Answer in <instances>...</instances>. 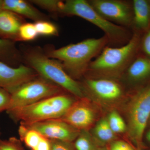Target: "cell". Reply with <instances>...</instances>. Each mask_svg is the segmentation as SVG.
<instances>
[{
	"label": "cell",
	"instance_id": "1",
	"mask_svg": "<svg viewBox=\"0 0 150 150\" xmlns=\"http://www.w3.org/2000/svg\"><path fill=\"white\" fill-rule=\"evenodd\" d=\"M108 40L104 35L99 38H90L75 44L54 49L48 48L46 56L61 62L70 76L77 81L85 76L91 62L108 46Z\"/></svg>",
	"mask_w": 150,
	"mask_h": 150
},
{
	"label": "cell",
	"instance_id": "2",
	"mask_svg": "<svg viewBox=\"0 0 150 150\" xmlns=\"http://www.w3.org/2000/svg\"><path fill=\"white\" fill-rule=\"evenodd\" d=\"M139 35L134 33L131 39L120 47L106 46L93 60L85 75L93 79L117 80L121 77L136 58L140 43Z\"/></svg>",
	"mask_w": 150,
	"mask_h": 150
},
{
	"label": "cell",
	"instance_id": "3",
	"mask_svg": "<svg viewBox=\"0 0 150 150\" xmlns=\"http://www.w3.org/2000/svg\"><path fill=\"white\" fill-rule=\"evenodd\" d=\"M59 14L77 16L87 21L101 30L108 40V46L120 47L131 39L129 28L117 25L105 19L96 11L88 1L67 0L60 1Z\"/></svg>",
	"mask_w": 150,
	"mask_h": 150
},
{
	"label": "cell",
	"instance_id": "4",
	"mask_svg": "<svg viewBox=\"0 0 150 150\" xmlns=\"http://www.w3.org/2000/svg\"><path fill=\"white\" fill-rule=\"evenodd\" d=\"M26 63L38 75L55 84L77 98L85 97L80 83L68 74L61 62L46 56L38 48H30L25 52Z\"/></svg>",
	"mask_w": 150,
	"mask_h": 150
},
{
	"label": "cell",
	"instance_id": "5",
	"mask_svg": "<svg viewBox=\"0 0 150 150\" xmlns=\"http://www.w3.org/2000/svg\"><path fill=\"white\" fill-rule=\"evenodd\" d=\"M78 98L65 93L47 98L27 106L6 111L15 122L30 124L60 118Z\"/></svg>",
	"mask_w": 150,
	"mask_h": 150
},
{
	"label": "cell",
	"instance_id": "6",
	"mask_svg": "<svg viewBox=\"0 0 150 150\" xmlns=\"http://www.w3.org/2000/svg\"><path fill=\"white\" fill-rule=\"evenodd\" d=\"M127 131L136 148L142 149L143 137L150 118V86L131 98L127 107Z\"/></svg>",
	"mask_w": 150,
	"mask_h": 150
},
{
	"label": "cell",
	"instance_id": "7",
	"mask_svg": "<svg viewBox=\"0 0 150 150\" xmlns=\"http://www.w3.org/2000/svg\"><path fill=\"white\" fill-rule=\"evenodd\" d=\"M64 91L59 86L38 76L11 93L10 105L7 111L33 104Z\"/></svg>",
	"mask_w": 150,
	"mask_h": 150
},
{
	"label": "cell",
	"instance_id": "8",
	"mask_svg": "<svg viewBox=\"0 0 150 150\" xmlns=\"http://www.w3.org/2000/svg\"><path fill=\"white\" fill-rule=\"evenodd\" d=\"M92 7L105 19L126 28L132 26V2L123 0L88 1Z\"/></svg>",
	"mask_w": 150,
	"mask_h": 150
},
{
	"label": "cell",
	"instance_id": "9",
	"mask_svg": "<svg viewBox=\"0 0 150 150\" xmlns=\"http://www.w3.org/2000/svg\"><path fill=\"white\" fill-rule=\"evenodd\" d=\"M80 83L85 96L88 95L103 102H115L121 99L125 93L117 80L86 77Z\"/></svg>",
	"mask_w": 150,
	"mask_h": 150
},
{
	"label": "cell",
	"instance_id": "10",
	"mask_svg": "<svg viewBox=\"0 0 150 150\" xmlns=\"http://www.w3.org/2000/svg\"><path fill=\"white\" fill-rule=\"evenodd\" d=\"M96 112L87 98H78L59 119L79 131H88L96 121Z\"/></svg>",
	"mask_w": 150,
	"mask_h": 150
},
{
	"label": "cell",
	"instance_id": "11",
	"mask_svg": "<svg viewBox=\"0 0 150 150\" xmlns=\"http://www.w3.org/2000/svg\"><path fill=\"white\" fill-rule=\"evenodd\" d=\"M20 123L36 130L49 139L71 143L75 141L81 131L59 118L30 124Z\"/></svg>",
	"mask_w": 150,
	"mask_h": 150
},
{
	"label": "cell",
	"instance_id": "12",
	"mask_svg": "<svg viewBox=\"0 0 150 150\" xmlns=\"http://www.w3.org/2000/svg\"><path fill=\"white\" fill-rule=\"evenodd\" d=\"M39 76L28 66L20 65L14 67L0 61V87L10 93L22 84Z\"/></svg>",
	"mask_w": 150,
	"mask_h": 150
},
{
	"label": "cell",
	"instance_id": "13",
	"mask_svg": "<svg viewBox=\"0 0 150 150\" xmlns=\"http://www.w3.org/2000/svg\"><path fill=\"white\" fill-rule=\"evenodd\" d=\"M22 17L6 10L0 11V38L16 42L20 41L19 32L25 23Z\"/></svg>",
	"mask_w": 150,
	"mask_h": 150
},
{
	"label": "cell",
	"instance_id": "14",
	"mask_svg": "<svg viewBox=\"0 0 150 150\" xmlns=\"http://www.w3.org/2000/svg\"><path fill=\"white\" fill-rule=\"evenodd\" d=\"M3 10L11 11L35 22L48 20L45 15L39 11L29 2L23 0H3Z\"/></svg>",
	"mask_w": 150,
	"mask_h": 150
},
{
	"label": "cell",
	"instance_id": "15",
	"mask_svg": "<svg viewBox=\"0 0 150 150\" xmlns=\"http://www.w3.org/2000/svg\"><path fill=\"white\" fill-rule=\"evenodd\" d=\"M123 75L131 83L146 79L150 77V58L146 56L136 57Z\"/></svg>",
	"mask_w": 150,
	"mask_h": 150
},
{
	"label": "cell",
	"instance_id": "16",
	"mask_svg": "<svg viewBox=\"0 0 150 150\" xmlns=\"http://www.w3.org/2000/svg\"><path fill=\"white\" fill-rule=\"evenodd\" d=\"M132 3V26L139 30H147L150 25V2L147 0H134Z\"/></svg>",
	"mask_w": 150,
	"mask_h": 150
},
{
	"label": "cell",
	"instance_id": "17",
	"mask_svg": "<svg viewBox=\"0 0 150 150\" xmlns=\"http://www.w3.org/2000/svg\"><path fill=\"white\" fill-rule=\"evenodd\" d=\"M15 42L0 38V61L14 67L21 59Z\"/></svg>",
	"mask_w": 150,
	"mask_h": 150
},
{
	"label": "cell",
	"instance_id": "18",
	"mask_svg": "<svg viewBox=\"0 0 150 150\" xmlns=\"http://www.w3.org/2000/svg\"><path fill=\"white\" fill-rule=\"evenodd\" d=\"M18 133L20 140L30 150L36 149L45 138L38 131L21 123Z\"/></svg>",
	"mask_w": 150,
	"mask_h": 150
},
{
	"label": "cell",
	"instance_id": "19",
	"mask_svg": "<svg viewBox=\"0 0 150 150\" xmlns=\"http://www.w3.org/2000/svg\"><path fill=\"white\" fill-rule=\"evenodd\" d=\"M95 139L100 146H104L115 140V134L110 128L107 118H102L96 123L93 130Z\"/></svg>",
	"mask_w": 150,
	"mask_h": 150
},
{
	"label": "cell",
	"instance_id": "20",
	"mask_svg": "<svg viewBox=\"0 0 150 150\" xmlns=\"http://www.w3.org/2000/svg\"><path fill=\"white\" fill-rule=\"evenodd\" d=\"M73 143L75 150H95L100 146L88 131H81Z\"/></svg>",
	"mask_w": 150,
	"mask_h": 150
},
{
	"label": "cell",
	"instance_id": "21",
	"mask_svg": "<svg viewBox=\"0 0 150 150\" xmlns=\"http://www.w3.org/2000/svg\"><path fill=\"white\" fill-rule=\"evenodd\" d=\"M107 119L110 128L114 134H121L127 130V125L117 111L110 112Z\"/></svg>",
	"mask_w": 150,
	"mask_h": 150
},
{
	"label": "cell",
	"instance_id": "22",
	"mask_svg": "<svg viewBox=\"0 0 150 150\" xmlns=\"http://www.w3.org/2000/svg\"><path fill=\"white\" fill-rule=\"evenodd\" d=\"M38 35V33L34 23H25L21 26L19 32L20 41L33 40Z\"/></svg>",
	"mask_w": 150,
	"mask_h": 150
},
{
	"label": "cell",
	"instance_id": "23",
	"mask_svg": "<svg viewBox=\"0 0 150 150\" xmlns=\"http://www.w3.org/2000/svg\"><path fill=\"white\" fill-rule=\"evenodd\" d=\"M35 24L38 35H57L58 30L56 25L47 21L36 22Z\"/></svg>",
	"mask_w": 150,
	"mask_h": 150
},
{
	"label": "cell",
	"instance_id": "24",
	"mask_svg": "<svg viewBox=\"0 0 150 150\" xmlns=\"http://www.w3.org/2000/svg\"><path fill=\"white\" fill-rule=\"evenodd\" d=\"M0 150H25L20 139L12 137L8 139H0Z\"/></svg>",
	"mask_w": 150,
	"mask_h": 150
},
{
	"label": "cell",
	"instance_id": "25",
	"mask_svg": "<svg viewBox=\"0 0 150 150\" xmlns=\"http://www.w3.org/2000/svg\"><path fill=\"white\" fill-rule=\"evenodd\" d=\"M36 5L48 11L59 13L60 1L57 0H33L30 1Z\"/></svg>",
	"mask_w": 150,
	"mask_h": 150
},
{
	"label": "cell",
	"instance_id": "26",
	"mask_svg": "<svg viewBox=\"0 0 150 150\" xmlns=\"http://www.w3.org/2000/svg\"><path fill=\"white\" fill-rule=\"evenodd\" d=\"M11 99L10 93L0 87V112L8 110L10 105Z\"/></svg>",
	"mask_w": 150,
	"mask_h": 150
},
{
	"label": "cell",
	"instance_id": "27",
	"mask_svg": "<svg viewBox=\"0 0 150 150\" xmlns=\"http://www.w3.org/2000/svg\"><path fill=\"white\" fill-rule=\"evenodd\" d=\"M108 150H137L136 147L122 140H115L107 145Z\"/></svg>",
	"mask_w": 150,
	"mask_h": 150
},
{
	"label": "cell",
	"instance_id": "28",
	"mask_svg": "<svg viewBox=\"0 0 150 150\" xmlns=\"http://www.w3.org/2000/svg\"><path fill=\"white\" fill-rule=\"evenodd\" d=\"M51 150H75L73 143L59 140H51Z\"/></svg>",
	"mask_w": 150,
	"mask_h": 150
},
{
	"label": "cell",
	"instance_id": "29",
	"mask_svg": "<svg viewBox=\"0 0 150 150\" xmlns=\"http://www.w3.org/2000/svg\"><path fill=\"white\" fill-rule=\"evenodd\" d=\"M142 50L146 57L150 58V28L143 38L142 43Z\"/></svg>",
	"mask_w": 150,
	"mask_h": 150
},
{
	"label": "cell",
	"instance_id": "30",
	"mask_svg": "<svg viewBox=\"0 0 150 150\" xmlns=\"http://www.w3.org/2000/svg\"><path fill=\"white\" fill-rule=\"evenodd\" d=\"M146 138L148 142L150 143V130H149L147 133L146 135Z\"/></svg>",
	"mask_w": 150,
	"mask_h": 150
},
{
	"label": "cell",
	"instance_id": "31",
	"mask_svg": "<svg viewBox=\"0 0 150 150\" xmlns=\"http://www.w3.org/2000/svg\"><path fill=\"white\" fill-rule=\"evenodd\" d=\"M95 150H108L107 148L105 146H99Z\"/></svg>",
	"mask_w": 150,
	"mask_h": 150
},
{
	"label": "cell",
	"instance_id": "32",
	"mask_svg": "<svg viewBox=\"0 0 150 150\" xmlns=\"http://www.w3.org/2000/svg\"><path fill=\"white\" fill-rule=\"evenodd\" d=\"M3 0H0V11L3 10Z\"/></svg>",
	"mask_w": 150,
	"mask_h": 150
},
{
	"label": "cell",
	"instance_id": "33",
	"mask_svg": "<svg viewBox=\"0 0 150 150\" xmlns=\"http://www.w3.org/2000/svg\"><path fill=\"white\" fill-rule=\"evenodd\" d=\"M136 150H142V149H139V148H137L136 147Z\"/></svg>",
	"mask_w": 150,
	"mask_h": 150
},
{
	"label": "cell",
	"instance_id": "34",
	"mask_svg": "<svg viewBox=\"0 0 150 150\" xmlns=\"http://www.w3.org/2000/svg\"><path fill=\"white\" fill-rule=\"evenodd\" d=\"M148 124H149V125H150V118H149V123H148Z\"/></svg>",
	"mask_w": 150,
	"mask_h": 150
},
{
	"label": "cell",
	"instance_id": "35",
	"mask_svg": "<svg viewBox=\"0 0 150 150\" xmlns=\"http://www.w3.org/2000/svg\"><path fill=\"white\" fill-rule=\"evenodd\" d=\"M1 131H0V136H1Z\"/></svg>",
	"mask_w": 150,
	"mask_h": 150
}]
</instances>
